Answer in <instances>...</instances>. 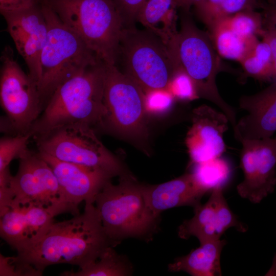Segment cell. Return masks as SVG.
Listing matches in <instances>:
<instances>
[{
	"instance_id": "obj_14",
	"label": "cell",
	"mask_w": 276,
	"mask_h": 276,
	"mask_svg": "<svg viewBox=\"0 0 276 276\" xmlns=\"http://www.w3.org/2000/svg\"><path fill=\"white\" fill-rule=\"evenodd\" d=\"M194 209V216L184 221L178 227V235L181 239L194 236L202 244L220 239L232 227L241 232L247 230V226L239 221L229 209L222 188L213 189L208 200Z\"/></svg>"
},
{
	"instance_id": "obj_26",
	"label": "cell",
	"mask_w": 276,
	"mask_h": 276,
	"mask_svg": "<svg viewBox=\"0 0 276 276\" xmlns=\"http://www.w3.org/2000/svg\"><path fill=\"white\" fill-rule=\"evenodd\" d=\"M245 75L261 81L272 80V60L268 42L262 38L241 62Z\"/></svg>"
},
{
	"instance_id": "obj_11",
	"label": "cell",
	"mask_w": 276,
	"mask_h": 276,
	"mask_svg": "<svg viewBox=\"0 0 276 276\" xmlns=\"http://www.w3.org/2000/svg\"><path fill=\"white\" fill-rule=\"evenodd\" d=\"M0 103L6 118L3 131L14 135L30 133L43 106L37 83L26 74L7 45L1 56Z\"/></svg>"
},
{
	"instance_id": "obj_34",
	"label": "cell",
	"mask_w": 276,
	"mask_h": 276,
	"mask_svg": "<svg viewBox=\"0 0 276 276\" xmlns=\"http://www.w3.org/2000/svg\"><path fill=\"white\" fill-rule=\"evenodd\" d=\"M262 38L265 39L269 44L272 55V76L273 82H276V33L264 27L263 31L261 34Z\"/></svg>"
},
{
	"instance_id": "obj_31",
	"label": "cell",
	"mask_w": 276,
	"mask_h": 276,
	"mask_svg": "<svg viewBox=\"0 0 276 276\" xmlns=\"http://www.w3.org/2000/svg\"><path fill=\"white\" fill-rule=\"evenodd\" d=\"M175 98L168 89H156L145 93L146 113L159 114L166 113L172 106Z\"/></svg>"
},
{
	"instance_id": "obj_17",
	"label": "cell",
	"mask_w": 276,
	"mask_h": 276,
	"mask_svg": "<svg viewBox=\"0 0 276 276\" xmlns=\"http://www.w3.org/2000/svg\"><path fill=\"white\" fill-rule=\"evenodd\" d=\"M37 153L51 167L75 216L80 214L79 204L82 201L95 202L98 194L112 178L103 171L61 161L44 153Z\"/></svg>"
},
{
	"instance_id": "obj_16",
	"label": "cell",
	"mask_w": 276,
	"mask_h": 276,
	"mask_svg": "<svg viewBox=\"0 0 276 276\" xmlns=\"http://www.w3.org/2000/svg\"><path fill=\"white\" fill-rule=\"evenodd\" d=\"M0 235L17 253L30 247L45 234L55 217L42 207L12 205L0 211Z\"/></svg>"
},
{
	"instance_id": "obj_32",
	"label": "cell",
	"mask_w": 276,
	"mask_h": 276,
	"mask_svg": "<svg viewBox=\"0 0 276 276\" xmlns=\"http://www.w3.org/2000/svg\"><path fill=\"white\" fill-rule=\"evenodd\" d=\"M147 0H113L124 28L134 27L138 13Z\"/></svg>"
},
{
	"instance_id": "obj_27",
	"label": "cell",
	"mask_w": 276,
	"mask_h": 276,
	"mask_svg": "<svg viewBox=\"0 0 276 276\" xmlns=\"http://www.w3.org/2000/svg\"><path fill=\"white\" fill-rule=\"evenodd\" d=\"M236 33L246 39L261 36L264 29V19L254 9L239 12L224 20Z\"/></svg>"
},
{
	"instance_id": "obj_33",
	"label": "cell",
	"mask_w": 276,
	"mask_h": 276,
	"mask_svg": "<svg viewBox=\"0 0 276 276\" xmlns=\"http://www.w3.org/2000/svg\"><path fill=\"white\" fill-rule=\"evenodd\" d=\"M38 3V0H0V12L20 10L29 8Z\"/></svg>"
},
{
	"instance_id": "obj_29",
	"label": "cell",
	"mask_w": 276,
	"mask_h": 276,
	"mask_svg": "<svg viewBox=\"0 0 276 276\" xmlns=\"http://www.w3.org/2000/svg\"><path fill=\"white\" fill-rule=\"evenodd\" d=\"M167 89L175 99L180 100L190 101L199 98L194 81L180 68H177L175 72Z\"/></svg>"
},
{
	"instance_id": "obj_30",
	"label": "cell",
	"mask_w": 276,
	"mask_h": 276,
	"mask_svg": "<svg viewBox=\"0 0 276 276\" xmlns=\"http://www.w3.org/2000/svg\"><path fill=\"white\" fill-rule=\"evenodd\" d=\"M42 274L17 256L5 257L0 254L1 276H40Z\"/></svg>"
},
{
	"instance_id": "obj_2",
	"label": "cell",
	"mask_w": 276,
	"mask_h": 276,
	"mask_svg": "<svg viewBox=\"0 0 276 276\" xmlns=\"http://www.w3.org/2000/svg\"><path fill=\"white\" fill-rule=\"evenodd\" d=\"M104 63L88 67L61 83L52 95L30 133L34 139L61 127L100 123L105 113L103 102Z\"/></svg>"
},
{
	"instance_id": "obj_15",
	"label": "cell",
	"mask_w": 276,
	"mask_h": 276,
	"mask_svg": "<svg viewBox=\"0 0 276 276\" xmlns=\"http://www.w3.org/2000/svg\"><path fill=\"white\" fill-rule=\"evenodd\" d=\"M185 143L191 165L220 157L226 149L223 134L229 122L227 116L203 105L194 109Z\"/></svg>"
},
{
	"instance_id": "obj_3",
	"label": "cell",
	"mask_w": 276,
	"mask_h": 276,
	"mask_svg": "<svg viewBox=\"0 0 276 276\" xmlns=\"http://www.w3.org/2000/svg\"><path fill=\"white\" fill-rule=\"evenodd\" d=\"M49 6L104 64L117 65L124 26L113 0H38Z\"/></svg>"
},
{
	"instance_id": "obj_13",
	"label": "cell",
	"mask_w": 276,
	"mask_h": 276,
	"mask_svg": "<svg viewBox=\"0 0 276 276\" xmlns=\"http://www.w3.org/2000/svg\"><path fill=\"white\" fill-rule=\"evenodd\" d=\"M1 14L15 48L25 60L29 75L38 85L41 77V56L48 27L39 3L27 9Z\"/></svg>"
},
{
	"instance_id": "obj_7",
	"label": "cell",
	"mask_w": 276,
	"mask_h": 276,
	"mask_svg": "<svg viewBox=\"0 0 276 276\" xmlns=\"http://www.w3.org/2000/svg\"><path fill=\"white\" fill-rule=\"evenodd\" d=\"M117 63L124 74L132 79L144 93L167 89L177 69L169 49L154 32L135 27L124 28Z\"/></svg>"
},
{
	"instance_id": "obj_4",
	"label": "cell",
	"mask_w": 276,
	"mask_h": 276,
	"mask_svg": "<svg viewBox=\"0 0 276 276\" xmlns=\"http://www.w3.org/2000/svg\"><path fill=\"white\" fill-rule=\"evenodd\" d=\"M180 28L166 45L177 68L186 72L194 81L199 98L217 105L227 116L233 128L236 113L220 96L216 85L218 74L225 71L209 33L200 30L186 12Z\"/></svg>"
},
{
	"instance_id": "obj_28",
	"label": "cell",
	"mask_w": 276,
	"mask_h": 276,
	"mask_svg": "<svg viewBox=\"0 0 276 276\" xmlns=\"http://www.w3.org/2000/svg\"><path fill=\"white\" fill-rule=\"evenodd\" d=\"M30 133L19 134L1 137L0 140V172L9 168L11 161L20 158L30 150L28 144Z\"/></svg>"
},
{
	"instance_id": "obj_20",
	"label": "cell",
	"mask_w": 276,
	"mask_h": 276,
	"mask_svg": "<svg viewBox=\"0 0 276 276\" xmlns=\"http://www.w3.org/2000/svg\"><path fill=\"white\" fill-rule=\"evenodd\" d=\"M226 243L219 239L200 244L188 255L175 259L169 265V270L183 271L194 276L221 275L220 256Z\"/></svg>"
},
{
	"instance_id": "obj_18",
	"label": "cell",
	"mask_w": 276,
	"mask_h": 276,
	"mask_svg": "<svg viewBox=\"0 0 276 276\" xmlns=\"http://www.w3.org/2000/svg\"><path fill=\"white\" fill-rule=\"evenodd\" d=\"M239 106L247 112L233 129L239 142L270 137L276 131V82L258 93L242 97Z\"/></svg>"
},
{
	"instance_id": "obj_10",
	"label": "cell",
	"mask_w": 276,
	"mask_h": 276,
	"mask_svg": "<svg viewBox=\"0 0 276 276\" xmlns=\"http://www.w3.org/2000/svg\"><path fill=\"white\" fill-rule=\"evenodd\" d=\"M103 102L105 113L98 126L130 138L147 137L145 93L116 65L104 64Z\"/></svg>"
},
{
	"instance_id": "obj_8",
	"label": "cell",
	"mask_w": 276,
	"mask_h": 276,
	"mask_svg": "<svg viewBox=\"0 0 276 276\" xmlns=\"http://www.w3.org/2000/svg\"><path fill=\"white\" fill-rule=\"evenodd\" d=\"M34 140L38 152L60 160L100 170L112 177H133L88 125H65Z\"/></svg>"
},
{
	"instance_id": "obj_12",
	"label": "cell",
	"mask_w": 276,
	"mask_h": 276,
	"mask_svg": "<svg viewBox=\"0 0 276 276\" xmlns=\"http://www.w3.org/2000/svg\"><path fill=\"white\" fill-rule=\"evenodd\" d=\"M241 143L244 179L237 186V192L241 197L258 203L275 188L276 137L245 140Z\"/></svg>"
},
{
	"instance_id": "obj_24",
	"label": "cell",
	"mask_w": 276,
	"mask_h": 276,
	"mask_svg": "<svg viewBox=\"0 0 276 276\" xmlns=\"http://www.w3.org/2000/svg\"><path fill=\"white\" fill-rule=\"evenodd\" d=\"M129 263L118 254L113 247H108L94 262L77 271H65L63 276H124L131 273Z\"/></svg>"
},
{
	"instance_id": "obj_1",
	"label": "cell",
	"mask_w": 276,
	"mask_h": 276,
	"mask_svg": "<svg viewBox=\"0 0 276 276\" xmlns=\"http://www.w3.org/2000/svg\"><path fill=\"white\" fill-rule=\"evenodd\" d=\"M94 203L86 201L82 213L54 222L37 242L17 256L42 273L52 265L68 264L82 269L95 262L112 246Z\"/></svg>"
},
{
	"instance_id": "obj_22",
	"label": "cell",
	"mask_w": 276,
	"mask_h": 276,
	"mask_svg": "<svg viewBox=\"0 0 276 276\" xmlns=\"http://www.w3.org/2000/svg\"><path fill=\"white\" fill-rule=\"evenodd\" d=\"M258 6L257 0H202L193 7L198 18L209 30L239 12Z\"/></svg>"
},
{
	"instance_id": "obj_19",
	"label": "cell",
	"mask_w": 276,
	"mask_h": 276,
	"mask_svg": "<svg viewBox=\"0 0 276 276\" xmlns=\"http://www.w3.org/2000/svg\"><path fill=\"white\" fill-rule=\"evenodd\" d=\"M142 189L147 206L157 217L169 209L186 205L195 208L207 192L191 172L160 184L142 185Z\"/></svg>"
},
{
	"instance_id": "obj_9",
	"label": "cell",
	"mask_w": 276,
	"mask_h": 276,
	"mask_svg": "<svg viewBox=\"0 0 276 276\" xmlns=\"http://www.w3.org/2000/svg\"><path fill=\"white\" fill-rule=\"evenodd\" d=\"M27 204L44 208L55 216L63 213L75 216L51 167L37 152L31 150L19 158L18 171L11 176L8 186L0 187L1 210Z\"/></svg>"
},
{
	"instance_id": "obj_35",
	"label": "cell",
	"mask_w": 276,
	"mask_h": 276,
	"mask_svg": "<svg viewBox=\"0 0 276 276\" xmlns=\"http://www.w3.org/2000/svg\"><path fill=\"white\" fill-rule=\"evenodd\" d=\"M264 27L272 30L276 33V3L269 7L265 13Z\"/></svg>"
},
{
	"instance_id": "obj_25",
	"label": "cell",
	"mask_w": 276,
	"mask_h": 276,
	"mask_svg": "<svg viewBox=\"0 0 276 276\" xmlns=\"http://www.w3.org/2000/svg\"><path fill=\"white\" fill-rule=\"evenodd\" d=\"M192 166L191 173L207 192L218 188H223L231 175L229 163L221 156Z\"/></svg>"
},
{
	"instance_id": "obj_23",
	"label": "cell",
	"mask_w": 276,
	"mask_h": 276,
	"mask_svg": "<svg viewBox=\"0 0 276 276\" xmlns=\"http://www.w3.org/2000/svg\"><path fill=\"white\" fill-rule=\"evenodd\" d=\"M174 0H147L140 9L136 21L155 32L156 25L162 22L164 34H170L176 30Z\"/></svg>"
},
{
	"instance_id": "obj_6",
	"label": "cell",
	"mask_w": 276,
	"mask_h": 276,
	"mask_svg": "<svg viewBox=\"0 0 276 276\" xmlns=\"http://www.w3.org/2000/svg\"><path fill=\"white\" fill-rule=\"evenodd\" d=\"M39 3L48 27L41 56V77L38 85L44 108L52 95L64 81L103 62L49 6Z\"/></svg>"
},
{
	"instance_id": "obj_5",
	"label": "cell",
	"mask_w": 276,
	"mask_h": 276,
	"mask_svg": "<svg viewBox=\"0 0 276 276\" xmlns=\"http://www.w3.org/2000/svg\"><path fill=\"white\" fill-rule=\"evenodd\" d=\"M94 203L113 247L126 238L150 237L156 229L158 217L147 206L142 185L134 177L120 178L117 185L108 181Z\"/></svg>"
},
{
	"instance_id": "obj_21",
	"label": "cell",
	"mask_w": 276,
	"mask_h": 276,
	"mask_svg": "<svg viewBox=\"0 0 276 276\" xmlns=\"http://www.w3.org/2000/svg\"><path fill=\"white\" fill-rule=\"evenodd\" d=\"M209 34L218 55L240 63L252 51L258 38L246 39L234 32L223 20L209 30Z\"/></svg>"
},
{
	"instance_id": "obj_36",
	"label": "cell",
	"mask_w": 276,
	"mask_h": 276,
	"mask_svg": "<svg viewBox=\"0 0 276 276\" xmlns=\"http://www.w3.org/2000/svg\"><path fill=\"white\" fill-rule=\"evenodd\" d=\"M202 0H174L176 8H180L183 12H190L191 7L195 6Z\"/></svg>"
}]
</instances>
